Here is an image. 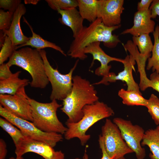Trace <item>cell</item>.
<instances>
[{
	"instance_id": "30bf717a",
	"label": "cell",
	"mask_w": 159,
	"mask_h": 159,
	"mask_svg": "<svg viewBox=\"0 0 159 159\" xmlns=\"http://www.w3.org/2000/svg\"><path fill=\"white\" fill-rule=\"evenodd\" d=\"M28 97L26 92L14 95L0 94V105L16 116L32 122V108Z\"/></svg>"
},
{
	"instance_id": "1f68e13d",
	"label": "cell",
	"mask_w": 159,
	"mask_h": 159,
	"mask_svg": "<svg viewBox=\"0 0 159 159\" xmlns=\"http://www.w3.org/2000/svg\"><path fill=\"white\" fill-rule=\"evenodd\" d=\"M150 87H151L159 93V73L155 72L150 76Z\"/></svg>"
},
{
	"instance_id": "9c48e42d",
	"label": "cell",
	"mask_w": 159,
	"mask_h": 159,
	"mask_svg": "<svg viewBox=\"0 0 159 159\" xmlns=\"http://www.w3.org/2000/svg\"><path fill=\"white\" fill-rule=\"evenodd\" d=\"M113 122L118 127L123 139L135 153L137 159H144L146 152L141 143L145 132L144 129L138 125H133L130 120L121 117L115 118Z\"/></svg>"
},
{
	"instance_id": "6da1fadb",
	"label": "cell",
	"mask_w": 159,
	"mask_h": 159,
	"mask_svg": "<svg viewBox=\"0 0 159 159\" xmlns=\"http://www.w3.org/2000/svg\"><path fill=\"white\" fill-rule=\"evenodd\" d=\"M121 25L107 26L102 23V19L97 18L87 26H84L70 45L67 53L71 57L84 60L87 57L84 49L90 44L96 42H102L105 46L109 48L116 47L121 42L118 36L112 34L114 31L118 29Z\"/></svg>"
},
{
	"instance_id": "f1b7e54d",
	"label": "cell",
	"mask_w": 159,
	"mask_h": 159,
	"mask_svg": "<svg viewBox=\"0 0 159 159\" xmlns=\"http://www.w3.org/2000/svg\"><path fill=\"white\" fill-rule=\"evenodd\" d=\"M14 13L9 11L0 10V29L3 31L8 30L11 25Z\"/></svg>"
},
{
	"instance_id": "4dcf8cb0",
	"label": "cell",
	"mask_w": 159,
	"mask_h": 159,
	"mask_svg": "<svg viewBox=\"0 0 159 159\" xmlns=\"http://www.w3.org/2000/svg\"><path fill=\"white\" fill-rule=\"evenodd\" d=\"M10 68L7 63L0 65V80L7 79L11 76L12 73L10 71Z\"/></svg>"
},
{
	"instance_id": "4fadbf2b",
	"label": "cell",
	"mask_w": 159,
	"mask_h": 159,
	"mask_svg": "<svg viewBox=\"0 0 159 159\" xmlns=\"http://www.w3.org/2000/svg\"><path fill=\"white\" fill-rule=\"evenodd\" d=\"M16 157L22 156L28 152H32L42 156L44 159H52L55 151L53 148L44 142L24 136L15 145Z\"/></svg>"
},
{
	"instance_id": "ac0fdd59",
	"label": "cell",
	"mask_w": 159,
	"mask_h": 159,
	"mask_svg": "<svg viewBox=\"0 0 159 159\" xmlns=\"http://www.w3.org/2000/svg\"><path fill=\"white\" fill-rule=\"evenodd\" d=\"M21 72L17 71L8 79L0 80V94L14 95L25 92V87L30 82L27 79L19 77Z\"/></svg>"
},
{
	"instance_id": "f35d334b",
	"label": "cell",
	"mask_w": 159,
	"mask_h": 159,
	"mask_svg": "<svg viewBox=\"0 0 159 159\" xmlns=\"http://www.w3.org/2000/svg\"><path fill=\"white\" fill-rule=\"evenodd\" d=\"M74 159H89L88 155L86 153V151L85 150V152L84 153V156L82 158H76Z\"/></svg>"
},
{
	"instance_id": "8d00e7d4",
	"label": "cell",
	"mask_w": 159,
	"mask_h": 159,
	"mask_svg": "<svg viewBox=\"0 0 159 159\" xmlns=\"http://www.w3.org/2000/svg\"><path fill=\"white\" fill-rule=\"evenodd\" d=\"M52 159H64V154L61 150L56 151Z\"/></svg>"
},
{
	"instance_id": "7a4b0ae2",
	"label": "cell",
	"mask_w": 159,
	"mask_h": 159,
	"mask_svg": "<svg viewBox=\"0 0 159 159\" xmlns=\"http://www.w3.org/2000/svg\"><path fill=\"white\" fill-rule=\"evenodd\" d=\"M99 99L93 84L76 75L73 77L72 89L63 100L62 107L60 109L68 117L66 122H76L83 116V107L99 101Z\"/></svg>"
},
{
	"instance_id": "d6986e66",
	"label": "cell",
	"mask_w": 159,
	"mask_h": 159,
	"mask_svg": "<svg viewBox=\"0 0 159 159\" xmlns=\"http://www.w3.org/2000/svg\"><path fill=\"white\" fill-rule=\"evenodd\" d=\"M23 18L24 21L29 26L32 32V36L29 37V40L25 43L16 46V50L18 48L26 46H31L38 50L43 49L45 48L49 47L59 52L64 56H66V54L60 47L55 43L44 39L39 35L35 33L33 31L32 27L25 18L24 17Z\"/></svg>"
},
{
	"instance_id": "9a60e30c",
	"label": "cell",
	"mask_w": 159,
	"mask_h": 159,
	"mask_svg": "<svg viewBox=\"0 0 159 159\" xmlns=\"http://www.w3.org/2000/svg\"><path fill=\"white\" fill-rule=\"evenodd\" d=\"M151 19L150 9L145 11H137L134 14L133 26L124 30L121 34H129L133 36L137 37L153 33L155 23Z\"/></svg>"
},
{
	"instance_id": "2e32d148",
	"label": "cell",
	"mask_w": 159,
	"mask_h": 159,
	"mask_svg": "<svg viewBox=\"0 0 159 159\" xmlns=\"http://www.w3.org/2000/svg\"><path fill=\"white\" fill-rule=\"evenodd\" d=\"M26 12L25 6L23 4L21 3L14 14L9 29L2 31L6 35L10 37L13 44L15 46L23 44L29 39V37L24 34L20 26L21 19Z\"/></svg>"
},
{
	"instance_id": "e0dca14e",
	"label": "cell",
	"mask_w": 159,
	"mask_h": 159,
	"mask_svg": "<svg viewBox=\"0 0 159 159\" xmlns=\"http://www.w3.org/2000/svg\"><path fill=\"white\" fill-rule=\"evenodd\" d=\"M61 17L59 19L60 22L71 29L73 37L75 38L81 32L83 28V19L76 8H72L64 10L57 11Z\"/></svg>"
},
{
	"instance_id": "603a6c76",
	"label": "cell",
	"mask_w": 159,
	"mask_h": 159,
	"mask_svg": "<svg viewBox=\"0 0 159 159\" xmlns=\"http://www.w3.org/2000/svg\"><path fill=\"white\" fill-rule=\"evenodd\" d=\"M154 44L151 56L148 59L146 69H152L153 72L159 73V26L157 24L153 32Z\"/></svg>"
},
{
	"instance_id": "60d3db41",
	"label": "cell",
	"mask_w": 159,
	"mask_h": 159,
	"mask_svg": "<svg viewBox=\"0 0 159 159\" xmlns=\"http://www.w3.org/2000/svg\"><path fill=\"white\" fill-rule=\"evenodd\" d=\"M155 129L159 133V125Z\"/></svg>"
},
{
	"instance_id": "4316f807",
	"label": "cell",
	"mask_w": 159,
	"mask_h": 159,
	"mask_svg": "<svg viewBox=\"0 0 159 159\" xmlns=\"http://www.w3.org/2000/svg\"><path fill=\"white\" fill-rule=\"evenodd\" d=\"M16 47L13 45L10 37L6 35L0 52V65L4 63L8 58H10L16 50Z\"/></svg>"
},
{
	"instance_id": "8fae6325",
	"label": "cell",
	"mask_w": 159,
	"mask_h": 159,
	"mask_svg": "<svg viewBox=\"0 0 159 159\" xmlns=\"http://www.w3.org/2000/svg\"><path fill=\"white\" fill-rule=\"evenodd\" d=\"M123 0H98L97 17L107 26L120 25L121 15L124 9Z\"/></svg>"
},
{
	"instance_id": "b9f144b4",
	"label": "cell",
	"mask_w": 159,
	"mask_h": 159,
	"mask_svg": "<svg viewBox=\"0 0 159 159\" xmlns=\"http://www.w3.org/2000/svg\"><path fill=\"white\" fill-rule=\"evenodd\" d=\"M119 159H126L124 158V157L121 158Z\"/></svg>"
},
{
	"instance_id": "3957f363",
	"label": "cell",
	"mask_w": 159,
	"mask_h": 159,
	"mask_svg": "<svg viewBox=\"0 0 159 159\" xmlns=\"http://www.w3.org/2000/svg\"><path fill=\"white\" fill-rule=\"evenodd\" d=\"M82 112L83 116L78 122L75 123L66 122L67 129L64 135L67 140L78 138L83 146L90 138V135L86 133L89 129L98 121L113 116L114 112L107 104L99 101L86 105L82 109Z\"/></svg>"
},
{
	"instance_id": "cb8c5ba5",
	"label": "cell",
	"mask_w": 159,
	"mask_h": 159,
	"mask_svg": "<svg viewBox=\"0 0 159 159\" xmlns=\"http://www.w3.org/2000/svg\"><path fill=\"white\" fill-rule=\"evenodd\" d=\"M132 42L138 47L140 54L148 59L151 56L153 44L148 34H143L138 36H133Z\"/></svg>"
},
{
	"instance_id": "5b68a950",
	"label": "cell",
	"mask_w": 159,
	"mask_h": 159,
	"mask_svg": "<svg viewBox=\"0 0 159 159\" xmlns=\"http://www.w3.org/2000/svg\"><path fill=\"white\" fill-rule=\"evenodd\" d=\"M28 99L32 110V115L34 125L46 132L64 134L67 128L58 119L57 114L58 109L62 105L56 100L49 103L38 102L29 97Z\"/></svg>"
},
{
	"instance_id": "44dd1931",
	"label": "cell",
	"mask_w": 159,
	"mask_h": 159,
	"mask_svg": "<svg viewBox=\"0 0 159 159\" xmlns=\"http://www.w3.org/2000/svg\"><path fill=\"white\" fill-rule=\"evenodd\" d=\"M80 14L84 19L90 23L94 21L97 17L98 0H77Z\"/></svg>"
},
{
	"instance_id": "7c38bea8",
	"label": "cell",
	"mask_w": 159,
	"mask_h": 159,
	"mask_svg": "<svg viewBox=\"0 0 159 159\" xmlns=\"http://www.w3.org/2000/svg\"><path fill=\"white\" fill-rule=\"evenodd\" d=\"M124 60V68L117 75L113 72H110L107 76L103 77L100 81L93 84L94 85L104 84L108 85L109 82H113L121 80L126 82L128 90H134L141 93L139 85L135 81L132 75V71H135L134 66L136 62L131 55H127Z\"/></svg>"
},
{
	"instance_id": "277c9868",
	"label": "cell",
	"mask_w": 159,
	"mask_h": 159,
	"mask_svg": "<svg viewBox=\"0 0 159 159\" xmlns=\"http://www.w3.org/2000/svg\"><path fill=\"white\" fill-rule=\"evenodd\" d=\"M7 63L10 67L16 65L28 72L32 78V87L44 89L49 82L43 60L37 49L27 47L15 50Z\"/></svg>"
},
{
	"instance_id": "836d02e7",
	"label": "cell",
	"mask_w": 159,
	"mask_h": 159,
	"mask_svg": "<svg viewBox=\"0 0 159 159\" xmlns=\"http://www.w3.org/2000/svg\"><path fill=\"white\" fill-rule=\"evenodd\" d=\"M153 0H141L138 2L137 5V10L138 11L148 10Z\"/></svg>"
},
{
	"instance_id": "ffe728a7",
	"label": "cell",
	"mask_w": 159,
	"mask_h": 159,
	"mask_svg": "<svg viewBox=\"0 0 159 159\" xmlns=\"http://www.w3.org/2000/svg\"><path fill=\"white\" fill-rule=\"evenodd\" d=\"M142 146L147 145L151 152V159H159V133L155 130L150 129L145 132L141 143Z\"/></svg>"
},
{
	"instance_id": "8992f818",
	"label": "cell",
	"mask_w": 159,
	"mask_h": 159,
	"mask_svg": "<svg viewBox=\"0 0 159 159\" xmlns=\"http://www.w3.org/2000/svg\"><path fill=\"white\" fill-rule=\"evenodd\" d=\"M43 61L44 67L47 76L52 87L50 99L63 100L69 93L72 86V74L77 65L79 59L75 62L74 66L68 73H61L57 69H54L50 64L43 49L38 50Z\"/></svg>"
},
{
	"instance_id": "ba28073f",
	"label": "cell",
	"mask_w": 159,
	"mask_h": 159,
	"mask_svg": "<svg viewBox=\"0 0 159 159\" xmlns=\"http://www.w3.org/2000/svg\"><path fill=\"white\" fill-rule=\"evenodd\" d=\"M0 115L18 127L24 136L44 142L53 148L63 139L62 135L43 132L36 127L32 122L16 116L1 105Z\"/></svg>"
},
{
	"instance_id": "d590c367",
	"label": "cell",
	"mask_w": 159,
	"mask_h": 159,
	"mask_svg": "<svg viewBox=\"0 0 159 159\" xmlns=\"http://www.w3.org/2000/svg\"><path fill=\"white\" fill-rule=\"evenodd\" d=\"M98 142L102 153V156L101 159H111L107 155L105 151L103 145V141L100 135L99 136Z\"/></svg>"
},
{
	"instance_id": "52a82bcc",
	"label": "cell",
	"mask_w": 159,
	"mask_h": 159,
	"mask_svg": "<svg viewBox=\"0 0 159 159\" xmlns=\"http://www.w3.org/2000/svg\"><path fill=\"white\" fill-rule=\"evenodd\" d=\"M100 135L105 151L111 159H119L133 153L123 139L118 126L110 119H106Z\"/></svg>"
},
{
	"instance_id": "ab89813d",
	"label": "cell",
	"mask_w": 159,
	"mask_h": 159,
	"mask_svg": "<svg viewBox=\"0 0 159 159\" xmlns=\"http://www.w3.org/2000/svg\"><path fill=\"white\" fill-rule=\"evenodd\" d=\"M9 159H24L23 157L22 156L19 157H16V158H14V157H11L9 158Z\"/></svg>"
},
{
	"instance_id": "484cf974",
	"label": "cell",
	"mask_w": 159,
	"mask_h": 159,
	"mask_svg": "<svg viewBox=\"0 0 159 159\" xmlns=\"http://www.w3.org/2000/svg\"><path fill=\"white\" fill-rule=\"evenodd\" d=\"M148 111L157 125H159V99L155 95L152 94L147 100L145 106Z\"/></svg>"
},
{
	"instance_id": "83f0119b",
	"label": "cell",
	"mask_w": 159,
	"mask_h": 159,
	"mask_svg": "<svg viewBox=\"0 0 159 159\" xmlns=\"http://www.w3.org/2000/svg\"><path fill=\"white\" fill-rule=\"evenodd\" d=\"M49 6L52 9L64 10L78 7L77 0H46Z\"/></svg>"
},
{
	"instance_id": "d4e9b609",
	"label": "cell",
	"mask_w": 159,
	"mask_h": 159,
	"mask_svg": "<svg viewBox=\"0 0 159 159\" xmlns=\"http://www.w3.org/2000/svg\"><path fill=\"white\" fill-rule=\"evenodd\" d=\"M6 119L0 117V126L11 138L15 145L16 144L24 135L19 129L15 127Z\"/></svg>"
},
{
	"instance_id": "7402d4cb",
	"label": "cell",
	"mask_w": 159,
	"mask_h": 159,
	"mask_svg": "<svg viewBox=\"0 0 159 159\" xmlns=\"http://www.w3.org/2000/svg\"><path fill=\"white\" fill-rule=\"evenodd\" d=\"M118 94L124 105L145 107L146 105L147 99L144 98L141 93L135 91L126 90L122 88L119 91Z\"/></svg>"
},
{
	"instance_id": "5bb4252c",
	"label": "cell",
	"mask_w": 159,
	"mask_h": 159,
	"mask_svg": "<svg viewBox=\"0 0 159 159\" xmlns=\"http://www.w3.org/2000/svg\"><path fill=\"white\" fill-rule=\"evenodd\" d=\"M84 53L90 54L93 57L90 67L93 66L94 61L97 60L100 63V67L95 71V74L102 77L107 76L110 73L111 66L108 64L111 61H115L123 63L124 59L111 57L107 54L100 47V42H96L90 44L84 49Z\"/></svg>"
},
{
	"instance_id": "e575fe53",
	"label": "cell",
	"mask_w": 159,
	"mask_h": 159,
	"mask_svg": "<svg viewBox=\"0 0 159 159\" xmlns=\"http://www.w3.org/2000/svg\"><path fill=\"white\" fill-rule=\"evenodd\" d=\"M7 146L4 140L0 139V159H5L7 154Z\"/></svg>"
},
{
	"instance_id": "f546056e",
	"label": "cell",
	"mask_w": 159,
	"mask_h": 159,
	"mask_svg": "<svg viewBox=\"0 0 159 159\" xmlns=\"http://www.w3.org/2000/svg\"><path fill=\"white\" fill-rule=\"evenodd\" d=\"M21 2L20 0H0V7L14 13Z\"/></svg>"
},
{
	"instance_id": "74e56055",
	"label": "cell",
	"mask_w": 159,
	"mask_h": 159,
	"mask_svg": "<svg viewBox=\"0 0 159 159\" xmlns=\"http://www.w3.org/2000/svg\"><path fill=\"white\" fill-rule=\"evenodd\" d=\"M39 1V0H24V2L26 4H36Z\"/></svg>"
},
{
	"instance_id": "d6a6232c",
	"label": "cell",
	"mask_w": 159,
	"mask_h": 159,
	"mask_svg": "<svg viewBox=\"0 0 159 159\" xmlns=\"http://www.w3.org/2000/svg\"><path fill=\"white\" fill-rule=\"evenodd\" d=\"M149 9L151 18H155L157 16H159V0H153Z\"/></svg>"
}]
</instances>
